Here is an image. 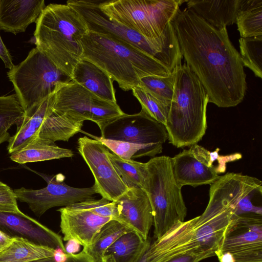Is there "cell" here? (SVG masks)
<instances>
[{"mask_svg":"<svg viewBox=\"0 0 262 262\" xmlns=\"http://www.w3.org/2000/svg\"><path fill=\"white\" fill-rule=\"evenodd\" d=\"M185 63L204 88L209 102L234 107L243 100L246 75L226 28L217 29L186 8L172 21Z\"/></svg>","mask_w":262,"mask_h":262,"instance_id":"cell-1","label":"cell"},{"mask_svg":"<svg viewBox=\"0 0 262 262\" xmlns=\"http://www.w3.org/2000/svg\"><path fill=\"white\" fill-rule=\"evenodd\" d=\"M210 185L209 200L204 212L187 221L177 223L150 244L147 262H163L194 252L217 250L230 225L238 216L239 201L262 191L261 181L241 173L228 172Z\"/></svg>","mask_w":262,"mask_h":262,"instance_id":"cell-2","label":"cell"},{"mask_svg":"<svg viewBox=\"0 0 262 262\" xmlns=\"http://www.w3.org/2000/svg\"><path fill=\"white\" fill-rule=\"evenodd\" d=\"M81 60L99 67L125 91L139 86L143 77L167 76L172 72L135 46L106 35L88 32L81 39Z\"/></svg>","mask_w":262,"mask_h":262,"instance_id":"cell-3","label":"cell"},{"mask_svg":"<svg viewBox=\"0 0 262 262\" xmlns=\"http://www.w3.org/2000/svg\"><path fill=\"white\" fill-rule=\"evenodd\" d=\"M35 23L36 48L72 78L81 60V39L89 32L85 23L68 4H50Z\"/></svg>","mask_w":262,"mask_h":262,"instance_id":"cell-4","label":"cell"},{"mask_svg":"<svg viewBox=\"0 0 262 262\" xmlns=\"http://www.w3.org/2000/svg\"><path fill=\"white\" fill-rule=\"evenodd\" d=\"M175 72L173 95L165 127L169 143L182 148L197 144L205 135L209 100L200 80L185 63Z\"/></svg>","mask_w":262,"mask_h":262,"instance_id":"cell-5","label":"cell"},{"mask_svg":"<svg viewBox=\"0 0 262 262\" xmlns=\"http://www.w3.org/2000/svg\"><path fill=\"white\" fill-rule=\"evenodd\" d=\"M100 1L69 0L73 8L85 23L89 32L106 35L131 44L154 57L171 72L181 64L182 55L172 23L168 24L162 36L150 41L108 18L99 7Z\"/></svg>","mask_w":262,"mask_h":262,"instance_id":"cell-6","label":"cell"},{"mask_svg":"<svg viewBox=\"0 0 262 262\" xmlns=\"http://www.w3.org/2000/svg\"><path fill=\"white\" fill-rule=\"evenodd\" d=\"M25 113L30 115L37 106L72 79L60 70L37 48L7 72Z\"/></svg>","mask_w":262,"mask_h":262,"instance_id":"cell-7","label":"cell"},{"mask_svg":"<svg viewBox=\"0 0 262 262\" xmlns=\"http://www.w3.org/2000/svg\"><path fill=\"white\" fill-rule=\"evenodd\" d=\"M144 190L149 198L154 216V236L164 235L177 223L184 221L187 215L181 188L174 179L171 157L150 159L147 163Z\"/></svg>","mask_w":262,"mask_h":262,"instance_id":"cell-8","label":"cell"},{"mask_svg":"<svg viewBox=\"0 0 262 262\" xmlns=\"http://www.w3.org/2000/svg\"><path fill=\"white\" fill-rule=\"evenodd\" d=\"M183 0H111L100 1L101 10L108 18L134 31L147 40L162 35L174 19Z\"/></svg>","mask_w":262,"mask_h":262,"instance_id":"cell-9","label":"cell"},{"mask_svg":"<svg viewBox=\"0 0 262 262\" xmlns=\"http://www.w3.org/2000/svg\"><path fill=\"white\" fill-rule=\"evenodd\" d=\"M53 110L77 122L93 121L100 130L108 123L125 114L117 103L99 98L73 80L54 93Z\"/></svg>","mask_w":262,"mask_h":262,"instance_id":"cell-10","label":"cell"},{"mask_svg":"<svg viewBox=\"0 0 262 262\" xmlns=\"http://www.w3.org/2000/svg\"><path fill=\"white\" fill-rule=\"evenodd\" d=\"M101 138L126 141L148 147L160 154L168 140L165 126L141 108L137 114H124L108 123L101 130Z\"/></svg>","mask_w":262,"mask_h":262,"instance_id":"cell-11","label":"cell"},{"mask_svg":"<svg viewBox=\"0 0 262 262\" xmlns=\"http://www.w3.org/2000/svg\"><path fill=\"white\" fill-rule=\"evenodd\" d=\"M47 183L40 189L21 187L14 190L17 200L28 204L31 211L39 217L48 210L55 207L68 206L92 198L97 193L93 185L87 188H76L67 185L61 173L54 176L35 172Z\"/></svg>","mask_w":262,"mask_h":262,"instance_id":"cell-12","label":"cell"},{"mask_svg":"<svg viewBox=\"0 0 262 262\" xmlns=\"http://www.w3.org/2000/svg\"><path fill=\"white\" fill-rule=\"evenodd\" d=\"M77 149L91 171L95 180L93 185L102 198L114 202L128 190L109 159V149L100 141L80 137Z\"/></svg>","mask_w":262,"mask_h":262,"instance_id":"cell-13","label":"cell"},{"mask_svg":"<svg viewBox=\"0 0 262 262\" xmlns=\"http://www.w3.org/2000/svg\"><path fill=\"white\" fill-rule=\"evenodd\" d=\"M114 202L118 210L116 220L126 225L146 241L153 225L154 216L146 191L140 188H129Z\"/></svg>","mask_w":262,"mask_h":262,"instance_id":"cell-14","label":"cell"},{"mask_svg":"<svg viewBox=\"0 0 262 262\" xmlns=\"http://www.w3.org/2000/svg\"><path fill=\"white\" fill-rule=\"evenodd\" d=\"M233 255L262 250L261 215L250 213L236 216L216 250Z\"/></svg>","mask_w":262,"mask_h":262,"instance_id":"cell-15","label":"cell"},{"mask_svg":"<svg viewBox=\"0 0 262 262\" xmlns=\"http://www.w3.org/2000/svg\"><path fill=\"white\" fill-rule=\"evenodd\" d=\"M0 229L11 237H23L55 250L60 249L67 254L61 236L27 215L0 211Z\"/></svg>","mask_w":262,"mask_h":262,"instance_id":"cell-16","label":"cell"},{"mask_svg":"<svg viewBox=\"0 0 262 262\" xmlns=\"http://www.w3.org/2000/svg\"><path fill=\"white\" fill-rule=\"evenodd\" d=\"M60 213V227L64 241L74 240L87 247L111 217H102L89 211L75 210L67 207L57 210Z\"/></svg>","mask_w":262,"mask_h":262,"instance_id":"cell-17","label":"cell"},{"mask_svg":"<svg viewBox=\"0 0 262 262\" xmlns=\"http://www.w3.org/2000/svg\"><path fill=\"white\" fill-rule=\"evenodd\" d=\"M45 7L43 0H0V30L14 34L24 32Z\"/></svg>","mask_w":262,"mask_h":262,"instance_id":"cell-18","label":"cell"},{"mask_svg":"<svg viewBox=\"0 0 262 262\" xmlns=\"http://www.w3.org/2000/svg\"><path fill=\"white\" fill-rule=\"evenodd\" d=\"M171 160L174 179L181 188L185 185L195 187L211 185L220 177L215 168L202 162L189 149H184Z\"/></svg>","mask_w":262,"mask_h":262,"instance_id":"cell-19","label":"cell"},{"mask_svg":"<svg viewBox=\"0 0 262 262\" xmlns=\"http://www.w3.org/2000/svg\"><path fill=\"white\" fill-rule=\"evenodd\" d=\"M72 78L99 98L117 103L113 81L105 72L95 64L80 60L73 70Z\"/></svg>","mask_w":262,"mask_h":262,"instance_id":"cell-20","label":"cell"},{"mask_svg":"<svg viewBox=\"0 0 262 262\" xmlns=\"http://www.w3.org/2000/svg\"><path fill=\"white\" fill-rule=\"evenodd\" d=\"M241 0L186 1L187 8L214 28L222 29L235 23Z\"/></svg>","mask_w":262,"mask_h":262,"instance_id":"cell-21","label":"cell"},{"mask_svg":"<svg viewBox=\"0 0 262 262\" xmlns=\"http://www.w3.org/2000/svg\"><path fill=\"white\" fill-rule=\"evenodd\" d=\"M54 94L43 101L30 115L24 116L17 126L16 133L8 141L9 154H12L22 149L38 136L45 119L53 112Z\"/></svg>","mask_w":262,"mask_h":262,"instance_id":"cell-22","label":"cell"},{"mask_svg":"<svg viewBox=\"0 0 262 262\" xmlns=\"http://www.w3.org/2000/svg\"><path fill=\"white\" fill-rule=\"evenodd\" d=\"M73 155L72 150L59 147L55 142L38 136L22 149L11 154L10 158L15 162L24 164L71 158Z\"/></svg>","mask_w":262,"mask_h":262,"instance_id":"cell-23","label":"cell"},{"mask_svg":"<svg viewBox=\"0 0 262 262\" xmlns=\"http://www.w3.org/2000/svg\"><path fill=\"white\" fill-rule=\"evenodd\" d=\"M55 250L20 237L0 253V262H27L54 256Z\"/></svg>","mask_w":262,"mask_h":262,"instance_id":"cell-24","label":"cell"},{"mask_svg":"<svg viewBox=\"0 0 262 262\" xmlns=\"http://www.w3.org/2000/svg\"><path fill=\"white\" fill-rule=\"evenodd\" d=\"M235 23L241 37L262 36V0H241Z\"/></svg>","mask_w":262,"mask_h":262,"instance_id":"cell-25","label":"cell"},{"mask_svg":"<svg viewBox=\"0 0 262 262\" xmlns=\"http://www.w3.org/2000/svg\"><path fill=\"white\" fill-rule=\"evenodd\" d=\"M83 123L75 122L64 115L53 112L45 119L38 133V137L50 140L68 141L80 131Z\"/></svg>","mask_w":262,"mask_h":262,"instance_id":"cell-26","label":"cell"},{"mask_svg":"<svg viewBox=\"0 0 262 262\" xmlns=\"http://www.w3.org/2000/svg\"><path fill=\"white\" fill-rule=\"evenodd\" d=\"M132 230L119 221L112 219L100 228L92 243L83 247L94 262H102L106 250L121 235Z\"/></svg>","mask_w":262,"mask_h":262,"instance_id":"cell-27","label":"cell"},{"mask_svg":"<svg viewBox=\"0 0 262 262\" xmlns=\"http://www.w3.org/2000/svg\"><path fill=\"white\" fill-rule=\"evenodd\" d=\"M147 239L145 241L134 231L127 232L119 237L106 250L104 255H111L115 262H135L144 249Z\"/></svg>","mask_w":262,"mask_h":262,"instance_id":"cell-28","label":"cell"},{"mask_svg":"<svg viewBox=\"0 0 262 262\" xmlns=\"http://www.w3.org/2000/svg\"><path fill=\"white\" fill-rule=\"evenodd\" d=\"M109 159L123 183L128 188L144 189L147 176L146 163L124 160L108 152Z\"/></svg>","mask_w":262,"mask_h":262,"instance_id":"cell-29","label":"cell"},{"mask_svg":"<svg viewBox=\"0 0 262 262\" xmlns=\"http://www.w3.org/2000/svg\"><path fill=\"white\" fill-rule=\"evenodd\" d=\"M25 116L23 108L16 95L0 96V144L10 138L9 129L13 125L17 126Z\"/></svg>","mask_w":262,"mask_h":262,"instance_id":"cell-30","label":"cell"},{"mask_svg":"<svg viewBox=\"0 0 262 262\" xmlns=\"http://www.w3.org/2000/svg\"><path fill=\"white\" fill-rule=\"evenodd\" d=\"M240 56L243 66L250 69L255 75L262 78V36L241 37Z\"/></svg>","mask_w":262,"mask_h":262,"instance_id":"cell-31","label":"cell"},{"mask_svg":"<svg viewBox=\"0 0 262 262\" xmlns=\"http://www.w3.org/2000/svg\"><path fill=\"white\" fill-rule=\"evenodd\" d=\"M175 69L167 76L152 75L143 77L140 80L139 86L165 104L170 105L173 95Z\"/></svg>","mask_w":262,"mask_h":262,"instance_id":"cell-32","label":"cell"},{"mask_svg":"<svg viewBox=\"0 0 262 262\" xmlns=\"http://www.w3.org/2000/svg\"><path fill=\"white\" fill-rule=\"evenodd\" d=\"M132 91L140 103L142 109L165 126L170 105L160 101L140 86L134 88Z\"/></svg>","mask_w":262,"mask_h":262,"instance_id":"cell-33","label":"cell"},{"mask_svg":"<svg viewBox=\"0 0 262 262\" xmlns=\"http://www.w3.org/2000/svg\"><path fill=\"white\" fill-rule=\"evenodd\" d=\"M108 149L124 160H131L144 156L154 157L155 154L147 146L119 140L96 138Z\"/></svg>","mask_w":262,"mask_h":262,"instance_id":"cell-34","label":"cell"},{"mask_svg":"<svg viewBox=\"0 0 262 262\" xmlns=\"http://www.w3.org/2000/svg\"><path fill=\"white\" fill-rule=\"evenodd\" d=\"M66 207L72 209L88 210L99 216L116 220L118 216L115 202L103 198L99 200L91 198Z\"/></svg>","mask_w":262,"mask_h":262,"instance_id":"cell-35","label":"cell"},{"mask_svg":"<svg viewBox=\"0 0 262 262\" xmlns=\"http://www.w3.org/2000/svg\"><path fill=\"white\" fill-rule=\"evenodd\" d=\"M17 200L14 190L0 181V211L26 215L18 208Z\"/></svg>","mask_w":262,"mask_h":262,"instance_id":"cell-36","label":"cell"},{"mask_svg":"<svg viewBox=\"0 0 262 262\" xmlns=\"http://www.w3.org/2000/svg\"><path fill=\"white\" fill-rule=\"evenodd\" d=\"M214 256H215L214 251L207 250L181 254L163 262H199Z\"/></svg>","mask_w":262,"mask_h":262,"instance_id":"cell-37","label":"cell"},{"mask_svg":"<svg viewBox=\"0 0 262 262\" xmlns=\"http://www.w3.org/2000/svg\"><path fill=\"white\" fill-rule=\"evenodd\" d=\"M256 193H261L259 192H253L244 197L239 201L237 206L238 215L247 213L262 215L261 207L254 206L251 202L252 196Z\"/></svg>","mask_w":262,"mask_h":262,"instance_id":"cell-38","label":"cell"},{"mask_svg":"<svg viewBox=\"0 0 262 262\" xmlns=\"http://www.w3.org/2000/svg\"><path fill=\"white\" fill-rule=\"evenodd\" d=\"M235 262H262V250L233 255Z\"/></svg>","mask_w":262,"mask_h":262,"instance_id":"cell-39","label":"cell"},{"mask_svg":"<svg viewBox=\"0 0 262 262\" xmlns=\"http://www.w3.org/2000/svg\"><path fill=\"white\" fill-rule=\"evenodd\" d=\"M0 58L4 63L5 67L9 70L11 69L15 66L13 62L12 57L5 46L0 35Z\"/></svg>","mask_w":262,"mask_h":262,"instance_id":"cell-40","label":"cell"},{"mask_svg":"<svg viewBox=\"0 0 262 262\" xmlns=\"http://www.w3.org/2000/svg\"><path fill=\"white\" fill-rule=\"evenodd\" d=\"M63 262H94V261L83 249L78 253L67 254L66 260Z\"/></svg>","mask_w":262,"mask_h":262,"instance_id":"cell-41","label":"cell"},{"mask_svg":"<svg viewBox=\"0 0 262 262\" xmlns=\"http://www.w3.org/2000/svg\"><path fill=\"white\" fill-rule=\"evenodd\" d=\"M13 237L0 229V253L7 248L12 242Z\"/></svg>","mask_w":262,"mask_h":262,"instance_id":"cell-42","label":"cell"},{"mask_svg":"<svg viewBox=\"0 0 262 262\" xmlns=\"http://www.w3.org/2000/svg\"><path fill=\"white\" fill-rule=\"evenodd\" d=\"M215 256L218 258L219 262H235L233 255L229 252H221L216 250Z\"/></svg>","mask_w":262,"mask_h":262,"instance_id":"cell-43","label":"cell"},{"mask_svg":"<svg viewBox=\"0 0 262 262\" xmlns=\"http://www.w3.org/2000/svg\"><path fill=\"white\" fill-rule=\"evenodd\" d=\"M80 245L74 240L68 241L64 246L67 254H75L80 249Z\"/></svg>","mask_w":262,"mask_h":262,"instance_id":"cell-44","label":"cell"},{"mask_svg":"<svg viewBox=\"0 0 262 262\" xmlns=\"http://www.w3.org/2000/svg\"><path fill=\"white\" fill-rule=\"evenodd\" d=\"M150 244V241L148 238L144 249L135 262H147V254Z\"/></svg>","mask_w":262,"mask_h":262,"instance_id":"cell-45","label":"cell"},{"mask_svg":"<svg viewBox=\"0 0 262 262\" xmlns=\"http://www.w3.org/2000/svg\"><path fill=\"white\" fill-rule=\"evenodd\" d=\"M27 262H57V261L55 260L54 256H53V257H48V258H42V259H39L29 261H27Z\"/></svg>","mask_w":262,"mask_h":262,"instance_id":"cell-46","label":"cell"},{"mask_svg":"<svg viewBox=\"0 0 262 262\" xmlns=\"http://www.w3.org/2000/svg\"><path fill=\"white\" fill-rule=\"evenodd\" d=\"M102 262H115L113 257L110 255H104Z\"/></svg>","mask_w":262,"mask_h":262,"instance_id":"cell-47","label":"cell"}]
</instances>
